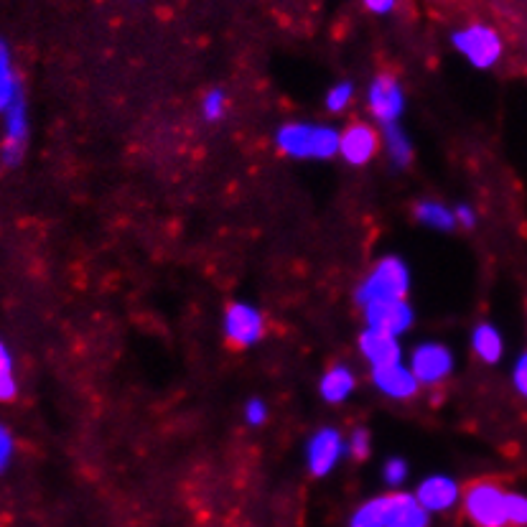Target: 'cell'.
Returning a JSON list of instances; mask_svg holds the SVG:
<instances>
[{"instance_id":"6da1fadb","label":"cell","mask_w":527,"mask_h":527,"mask_svg":"<svg viewBox=\"0 0 527 527\" xmlns=\"http://www.w3.org/2000/svg\"><path fill=\"white\" fill-rule=\"evenodd\" d=\"M349 527H428V512L413 494H385L359 507Z\"/></svg>"},{"instance_id":"7a4b0ae2","label":"cell","mask_w":527,"mask_h":527,"mask_svg":"<svg viewBox=\"0 0 527 527\" xmlns=\"http://www.w3.org/2000/svg\"><path fill=\"white\" fill-rule=\"evenodd\" d=\"M275 143L293 158H331L339 153V133L329 125L288 123L275 133Z\"/></svg>"},{"instance_id":"3957f363","label":"cell","mask_w":527,"mask_h":527,"mask_svg":"<svg viewBox=\"0 0 527 527\" xmlns=\"http://www.w3.org/2000/svg\"><path fill=\"white\" fill-rule=\"evenodd\" d=\"M507 492L499 482L492 479H479L469 484L461 494L464 512L477 527H510L507 520Z\"/></svg>"},{"instance_id":"277c9868","label":"cell","mask_w":527,"mask_h":527,"mask_svg":"<svg viewBox=\"0 0 527 527\" xmlns=\"http://www.w3.org/2000/svg\"><path fill=\"white\" fill-rule=\"evenodd\" d=\"M408 286V265L400 258H382L367 275L365 283L357 288V301L362 306H370L375 301H395V298H405Z\"/></svg>"},{"instance_id":"5b68a950","label":"cell","mask_w":527,"mask_h":527,"mask_svg":"<svg viewBox=\"0 0 527 527\" xmlns=\"http://www.w3.org/2000/svg\"><path fill=\"white\" fill-rule=\"evenodd\" d=\"M454 46L461 57L477 69L497 67L502 54H505V41L492 26L484 23H471L454 34Z\"/></svg>"},{"instance_id":"8992f818","label":"cell","mask_w":527,"mask_h":527,"mask_svg":"<svg viewBox=\"0 0 527 527\" xmlns=\"http://www.w3.org/2000/svg\"><path fill=\"white\" fill-rule=\"evenodd\" d=\"M410 370H413L415 380L421 385H438L454 370V357L443 344L426 342L421 347L413 349V357H410Z\"/></svg>"},{"instance_id":"52a82bcc","label":"cell","mask_w":527,"mask_h":527,"mask_svg":"<svg viewBox=\"0 0 527 527\" xmlns=\"http://www.w3.org/2000/svg\"><path fill=\"white\" fill-rule=\"evenodd\" d=\"M367 102H370L372 115H375L382 125L398 123L405 107L403 87H400V82L393 74H380V77L372 79L370 92H367Z\"/></svg>"},{"instance_id":"ba28073f","label":"cell","mask_w":527,"mask_h":527,"mask_svg":"<svg viewBox=\"0 0 527 527\" xmlns=\"http://www.w3.org/2000/svg\"><path fill=\"white\" fill-rule=\"evenodd\" d=\"M367 329L382 331L390 337H400L413 326V309L408 306L405 298H395V301H375L365 306Z\"/></svg>"},{"instance_id":"9c48e42d","label":"cell","mask_w":527,"mask_h":527,"mask_svg":"<svg viewBox=\"0 0 527 527\" xmlns=\"http://www.w3.org/2000/svg\"><path fill=\"white\" fill-rule=\"evenodd\" d=\"M263 316L250 303H232L225 316V334L237 347H250L263 337Z\"/></svg>"},{"instance_id":"30bf717a","label":"cell","mask_w":527,"mask_h":527,"mask_svg":"<svg viewBox=\"0 0 527 527\" xmlns=\"http://www.w3.org/2000/svg\"><path fill=\"white\" fill-rule=\"evenodd\" d=\"M6 135H3V161L8 166L21 163L23 153H26V143H29V118H26V102L23 95L8 107L6 113Z\"/></svg>"},{"instance_id":"8fae6325","label":"cell","mask_w":527,"mask_h":527,"mask_svg":"<svg viewBox=\"0 0 527 527\" xmlns=\"http://www.w3.org/2000/svg\"><path fill=\"white\" fill-rule=\"evenodd\" d=\"M344 454V438L334 428H321L309 441V469L314 477H326Z\"/></svg>"},{"instance_id":"7c38bea8","label":"cell","mask_w":527,"mask_h":527,"mask_svg":"<svg viewBox=\"0 0 527 527\" xmlns=\"http://www.w3.org/2000/svg\"><path fill=\"white\" fill-rule=\"evenodd\" d=\"M415 499L421 502V507L426 512H449L451 507L459 505L461 487L451 477L443 474H433V477L423 479Z\"/></svg>"},{"instance_id":"4fadbf2b","label":"cell","mask_w":527,"mask_h":527,"mask_svg":"<svg viewBox=\"0 0 527 527\" xmlns=\"http://www.w3.org/2000/svg\"><path fill=\"white\" fill-rule=\"evenodd\" d=\"M377 151V133L365 123H354L339 135V153L352 166H362Z\"/></svg>"},{"instance_id":"5bb4252c","label":"cell","mask_w":527,"mask_h":527,"mask_svg":"<svg viewBox=\"0 0 527 527\" xmlns=\"http://www.w3.org/2000/svg\"><path fill=\"white\" fill-rule=\"evenodd\" d=\"M372 380H375V385L380 387L382 393L398 400L413 398L418 393V385H421V382L415 380L413 370L403 367L400 362L387 367H372Z\"/></svg>"},{"instance_id":"9a60e30c","label":"cell","mask_w":527,"mask_h":527,"mask_svg":"<svg viewBox=\"0 0 527 527\" xmlns=\"http://www.w3.org/2000/svg\"><path fill=\"white\" fill-rule=\"evenodd\" d=\"M359 349H362V354H365L372 367H387L400 362L398 339L390 337V334H382V331L365 329V334L359 337Z\"/></svg>"},{"instance_id":"2e32d148","label":"cell","mask_w":527,"mask_h":527,"mask_svg":"<svg viewBox=\"0 0 527 527\" xmlns=\"http://www.w3.org/2000/svg\"><path fill=\"white\" fill-rule=\"evenodd\" d=\"M471 349L477 354L482 362L487 365H497L502 354H505V339H502V331L494 324H479L471 334Z\"/></svg>"},{"instance_id":"e0dca14e","label":"cell","mask_w":527,"mask_h":527,"mask_svg":"<svg viewBox=\"0 0 527 527\" xmlns=\"http://www.w3.org/2000/svg\"><path fill=\"white\" fill-rule=\"evenodd\" d=\"M354 390V372L344 365H334L321 377V395L326 403H344Z\"/></svg>"},{"instance_id":"ac0fdd59","label":"cell","mask_w":527,"mask_h":527,"mask_svg":"<svg viewBox=\"0 0 527 527\" xmlns=\"http://www.w3.org/2000/svg\"><path fill=\"white\" fill-rule=\"evenodd\" d=\"M18 97H21V87H18L16 72H13L11 49L0 39V113H6Z\"/></svg>"},{"instance_id":"d6986e66","label":"cell","mask_w":527,"mask_h":527,"mask_svg":"<svg viewBox=\"0 0 527 527\" xmlns=\"http://www.w3.org/2000/svg\"><path fill=\"white\" fill-rule=\"evenodd\" d=\"M415 217L421 219L423 225L433 227V230H454L456 227V214L451 209H446L438 202H423L415 207Z\"/></svg>"},{"instance_id":"ffe728a7","label":"cell","mask_w":527,"mask_h":527,"mask_svg":"<svg viewBox=\"0 0 527 527\" xmlns=\"http://www.w3.org/2000/svg\"><path fill=\"white\" fill-rule=\"evenodd\" d=\"M385 143H387V153H390L395 166H408L410 156H413V148H410V141L405 138L403 130L398 128V123L385 125Z\"/></svg>"},{"instance_id":"44dd1931","label":"cell","mask_w":527,"mask_h":527,"mask_svg":"<svg viewBox=\"0 0 527 527\" xmlns=\"http://www.w3.org/2000/svg\"><path fill=\"white\" fill-rule=\"evenodd\" d=\"M16 395V377H13L11 352L0 342V400H11Z\"/></svg>"},{"instance_id":"7402d4cb","label":"cell","mask_w":527,"mask_h":527,"mask_svg":"<svg viewBox=\"0 0 527 527\" xmlns=\"http://www.w3.org/2000/svg\"><path fill=\"white\" fill-rule=\"evenodd\" d=\"M507 520L510 527H527V494L507 492Z\"/></svg>"},{"instance_id":"603a6c76","label":"cell","mask_w":527,"mask_h":527,"mask_svg":"<svg viewBox=\"0 0 527 527\" xmlns=\"http://www.w3.org/2000/svg\"><path fill=\"white\" fill-rule=\"evenodd\" d=\"M225 110H227L225 92H222V90L207 92V97H204V102H202L204 118H207L209 123H214V120H219L222 115H225Z\"/></svg>"},{"instance_id":"cb8c5ba5","label":"cell","mask_w":527,"mask_h":527,"mask_svg":"<svg viewBox=\"0 0 527 527\" xmlns=\"http://www.w3.org/2000/svg\"><path fill=\"white\" fill-rule=\"evenodd\" d=\"M354 87L349 82H342V85L331 87V92L326 95V107H329V113H342L347 110V105L352 102Z\"/></svg>"},{"instance_id":"d4e9b609","label":"cell","mask_w":527,"mask_h":527,"mask_svg":"<svg viewBox=\"0 0 527 527\" xmlns=\"http://www.w3.org/2000/svg\"><path fill=\"white\" fill-rule=\"evenodd\" d=\"M382 477L390 487H398L408 479V464L403 459H390L385 466H382Z\"/></svg>"},{"instance_id":"484cf974","label":"cell","mask_w":527,"mask_h":527,"mask_svg":"<svg viewBox=\"0 0 527 527\" xmlns=\"http://www.w3.org/2000/svg\"><path fill=\"white\" fill-rule=\"evenodd\" d=\"M512 385H515L517 393L527 400V352L520 354L512 367Z\"/></svg>"},{"instance_id":"4316f807","label":"cell","mask_w":527,"mask_h":527,"mask_svg":"<svg viewBox=\"0 0 527 527\" xmlns=\"http://www.w3.org/2000/svg\"><path fill=\"white\" fill-rule=\"evenodd\" d=\"M349 451H352L357 459H367V454H370V433L367 431H354L352 438H349Z\"/></svg>"},{"instance_id":"83f0119b","label":"cell","mask_w":527,"mask_h":527,"mask_svg":"<svg viewBox=\"0 0 527 527\" xmlns=\"http://www.w3.org/2000/svg\"><path fill=\"white\" fill-rule=\"evenodd\" d=\"M245 418H247V423H250V426H263L265 423V418H268V408H265V403L263 400H250V403H247V408H245Z\"/></svg>"},{"instance_id":"f1b7e54d","label":"cell","mask_w":527,"mask_h":527,"mask_svg":"<svg viewBox=\"0 0 527 527\" xmlns=\"http://www.w3.org/2000/svg\"><path fill=\"white\" fill-rule=\"evenodd\" d=\"M11 456H13V438L6 426H0V474L6 471L8 464H11Z\"/></svg>"},{"instance_id":"f546056e","label":"cell","mask_w":527,"mask_h":527,"mask_svg":"<svg viewBox=\"0 0 527 527\" xmlns=\"http://www.w3.org/2000/svg\"><path fill=\"white\" fill-rule=\"evenodd\" d=\"M454 214H456V225L466 227V230L477 227V214H474V209H471L469 204H459V207L454 209Z\"/></svg>"},{"instance_id":"4dcf8cb0","label":"cell","mask_w":527,"mask_h":527,"mask_svg":"<svg viewBox=\"0 0 527 527\" xmlns=\"http://www.w3.org/2000/svg\"><path fill=\"white\" fill-rule=\"evenodd\" d=\"M362 3L375 16H387V13H393L395 6H398V0H362Z\"/></svg>"}]
</instances>
